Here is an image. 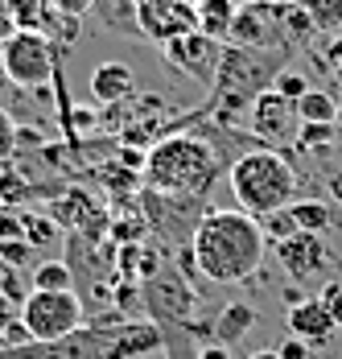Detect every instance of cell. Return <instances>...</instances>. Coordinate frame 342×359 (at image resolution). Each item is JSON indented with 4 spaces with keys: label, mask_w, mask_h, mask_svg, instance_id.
<instances>
[{
    "label": "cell",
    "mask_w": 342,
    "mask_h": 359,
    "mask_svg": "<svg viewBox=\"0 0 342 359\" xmlns=\"http://www.w3.org/2000/svg\"><path fill=\"white\" fill-rule=\"evenodd\" d=\"M264 223L247 211H203L190 236V256L214 285H240L264 260Z\"/></svg>",
    "instance_id": "1"
},
{
    "label": "cell",
    "mask_w": 342,
    "mask_h": 359,
    "mask_svg": "<svg viewBox=\"0 0 342 359\" xmlns=\"http://www.w3.org/2000/svg\"><path fill=\"white\" fill-rule=\"evenodd\" d=\"M161 347H165V334L157 323H107L78 326L67 339L0 351V359H140L149 351H161Z\"/></svg>",
    "instance_id": "2"
},
{
    "label": "cell",
    "mask_w": 342,
    "mask_h": 359,
    "mask_svg": "<svg viewBox=\"0 0 342 359\" xmlns=\"http://www.w3.org/2000/svg\"><path fill=\"white\" fill-rule=\"evenodd\" d=\"M144 190L161 198L203 203L210 182L219 178V153L206 137H165L144 153Z\"/></svg>",
    "instance_id": "3"
},
{
    "label": "cell",
    "mask_w": 342,
    "mask_h": 359,
    "mask_svg": "<svg viewBox=\"0 0 342 359\" xmlns=\"http://www.w3.org/2000/svg\"><path fill=\"white\" fill-rule=\"evenodd\" d=\"M227 182H231V194L240 203V211L256 219L276 215L280 207L297 203V174L289 165L285 153L276 149H252V153H240L227 170Z\"/></svg>",
    "instance_id": "4"
},
{
    "label": "cell",
    "mask_w": 342,
    "mask_h": 359,
    "mask_svg": "<svg viewBox=\"0 0 342 359\" xmlns=\"http://www.w3.org/2000/svg\"><path fill=\"white\" fill-rule=\"evenodd\" d=\"M289 50H243V46H223V58H219V74H214V95L235 108L256 100L260 91H268L280 74V58Z\"/></svg>",
    "instance_id": "5"
},
{
    "label": "cell",
    "mask_w": 342,
    "mask_h": 359,
    "mask_svg": "<svg viewBox=\"0 0 342 359\" xmlns=\"http://www.w3.org/2000/svg\"><path fill=\"white\" fill-rule=\"evenodd\" d=\"M83 302L74 289H34L21 302V323L29 330L34 343H50V339H67L83 326Z\"/></svg>",
    "instance_id": "6"
},
{
    "label": "cell",
    "mask_w": 342,
    "mask_h": 359,
    "mask_svg": "<svg viewBox=\"0 0 342 359\" xmlns=\"http://www.w3.org/2000/svg\"><path fill=\"white\" fill-rule=\"evenodd\" d=\"M54 62H58V46L46 34H29V29H17L0 46V71L8 83L17 87H46L54 79Z\"/></svg>",
    "instance_id": "7"
},
{
    "label": "cell",
    "mask_w": 342,
    "mask_h": 359,
    "mask_svg": "<svg viewBox=\"0 0 342 359\" xmlns=\"http://www.w3.org/2000/svg\"><path fill=\"white\" fill-rule=\"evenodd\" d=\"M289 0H243L231 25V46L243 50H293L285 34Z\"/></svg>",
    "instance_id": "8"
},
{
    "label": "cell",
    "mask_w": 342,
    "mask_h": 359,
    "mask_svg": "<svg viewBox=\"0 0 342 359\" xmlns=\"http://www.w3.org/2000/svg\"><path fill=\"white\" fill-rule=\"evenodd\" d=\"M161 54H165V62H170L177 74H186V79H194V83H203V87H214V74H219V58H223V41H214V37L206 34H186V37H173L161 46Z\"/></svg>",
    "instance_id": "9"
},
{
    "label": "cell",
    "mask_w": 342,
    "mask_h": 359,
    "mask_svg": "<svg viewBox=\"0 0 342 359\" xmlns=\"http://www.w3.org/2000/svg\"><path fill=\"white\" fill-rule=\"evenodd\" d=\"M247 128L268 144H289L297 133H301V116H297V104L285 100L276 87L260 91L252 100V116H247Z\"/></svg>",
    "instance_id": "10"
},
{
    "label": "cell",
    "mask_w": 342,
    "mask_h": 359,
    "mask_svg": "<svg viewBox=\"0 0 342 359\" xmlns=\"http://www.w3.org/2000/svg\"><path fill=\"white\" fill-rule=\"evenodd\" d=\"M264 223V236L268 240H289V236H301V231H309V236H326L330 227H334V207L330 203H322V198H297V203H289V207H280L276 215L260 219Z\"/></svg>",
    "instance_id": "11"
},
{
    "label": "cell",
    "mask_w": 342,
    "mask_h": 359,
    "mask_svg": "<svg viewBox=\"0 0 342 359\" xmlns=\"http://www.w3.org/2000/svg\"><path fill=\"white\" fill-rule=\"evenodd\" d=\"M198 29L194 0H144L140 4V37L165 46L173 37H186Z\"/></svg>",
    "instance_id": "12"
},
{
    "label": "cell",
    "mask_w": 342,
    "mask_h": 359,
    "mask_svg": "<svg viewBox=\"0 0 342 359\" xmlns=\"http://www.w3.org/2000/svg\"><path fill=\"white\" fill-rule=\"evenodd\" d=\"M276 260H280V269L297 281V285H309L313 277H326V269H330V248H326V240L322 236H289V240H280L276 244Z\"/></svg>",
    "instance_id": "13"
},
{
    "label": "cell",
    "mask_w": 342,
    "mask_h": 359,
    "mask_svg": "<svg viewBox=\"0 0 342 359\" xmlns=\"http://www.w3.org/2000/svg\"><path fill=\"white\" fill-rule=\"evenodd\" d=\"M144 302H149V323L161 326V334H165V326L170 323H186V314H190V302H194V293H190V285L177 277V273H161L157 281H149V289H144Z\"/></svg>",
    "instance_id": "14"
},
{
    "label": "cell",
    "mask_w": 342,
    "mask_h": 359,
    "mask_svg": "<svg viewBox=\"0 0 342 359\" xmlns=\"http://www.w3.org/2000/svg\"><path fill=\"white\" fill-rule=\"evenodd\" d=\"M334 318L326 314V306L317 302V297H301V302H293L289 306V334L293 339H301V343H309L313 351H322L330 339H334Z\"/></svg>",
    "instance_id": "15"
},
{
    "label": "cell",
    "mask_w": 342,
    "mask_h": 359,
    "mask_svg": "<svg viewBox=\"0 0 342 359\" xmlns=\"http://www.w3.org/2000/svg\"><path fill=\"white\" fill-rule=\"evenodd\" d=\"M91 95L100 104H128L137 95V74L128 62H100L91 74Z\"/></svg>",
    "instance_id": "16"
},
{
    "label": "cell",
    "mask_w": 342,
    "mask_h": 359,
    "mask_svg": "<svg viewBox=\"0 0 342 359\" xmlns=\"http://www.w3.org/2000/svg\"><path fill=\"white\" fill-rule=\"evenodd\" d=\"M91 13L100 17V25L107 34L140 37V4L137 0H95Z\"/></svg>",
    "instance_id": "17"
},
{
    "label": "cell",
    "mask_w": 342,
    "mask_h": 359,
    "mask_svg": "<svg viewBox=\"0 0 342 359\" xmlns=\"http://www.w3.org/2000/svg\"><path fill=\"white\" fill-rule=\"evenodd\" d=\"M194 8H198V34L214 37V41H231L240 0H194Z\"/></svg>",
    "instance_id": "18"
},
{
    "label": "cell",
    "mask_w": 342,
    "mask_h": 359,
    "mask_svg": "<svg viewBox=\"0 0 342 359\" xmlns=\"http://www.w3.org/2000/svg\"><path fill=\"white\" fill-rule=\"evenodd\" d=\"M256 326V310L252 306H243V302H235V306H227L219 318H214V339L223 343V347H231V343H240V339H247V330Z\"/></svg>",
    "instance_id": "19"
},
{
    "label": "cell",
    "mask_w": 342,
    "mask_h": 359,
    "mask_svg": "<svg viewBox=\"0 0 342 359\" xmlns=\"http://www.w3.org/2000/svg\"><path fill=\"white\" fill-rule=\"evenodd\" d=\"M297 116H301V124H334L338 100L330 91H322V87H309L306 95L297 100Z\"/></svg>",
    "instance_id": "20"
},
{
    "label": "cell",
    "mask_w": 342,
    "mask_h": 359,
    "mask_svg": "<svg viewBox=\"0 0 342 359\" xmlns=\"http://www.w3.org/2000/svg\"><path fill=\"white\" fill-rule=\"evenodd\" d=\"M285 34H289V46H293V50H301V46H309V41L317 37L313 17H309L297 0H289V13H285Z\"/></svg>",
    "instance_id": "21"
},
{
    "label": "cell",
    "mask_w": 342,
    "mask_h": 359,
    "mask_svg": "<svg viewBox=\"0 0 342 359\" xmlns=\"http://www.w3.org/2000/svg\"><path fill=\"white\" fill-rule=\"evenodd\" d=\"M313 17L317 34H342V0H297Z\"/></svg>",
    "instance_id": "22"
},
{
    "label": "cell",
    "mask_w": 342,
    "mask_h": 359,
    "mask_svg": "<svg viewBox=\"0 0 342 359\" xmlns=\"http://www.w3.org/2000/svg\"><path fill=\"white\" fill-rule=\"evenodd\" d=\"M34 289H74V273L62 260H41L34 269Z\"/></svg>",
    "instance_id": "23"
},
{
    "label": "cell",
    "mask_w": 342,
    "mask_h": 359,
    "mask_svg": "<svg viewBox=\"0 0 342 359\" xmlns=\"http://www.w3.org/2000/svg\"><path fill=\"white\" fill-rule=\"evenodd\" d=\"M62 231H58V223L50 215H25V240H29V248H50L54 240H58Z\"/></svg>",
    "instance_id": "24"
},
{
    "label": "cell",
    "mask_w": 342,
    "mask_h": 359,
    "mask_svg": "<svg viewBox=\"0 0 342 359\" xmlns=\"http://www.w3.org/2000/svg\"><path fill=\"white\" fill-rule=\"evenodd\" d=\"M334 137H338V124H301V133H297L301 149H326Z\"/></svg>",
    "instance_id": "25"
},
{
    "label": "cell",
    "mask_w": 342,
    "mask_h": 359,
    "mask_svg": "<svg viewBox=\"0 0 342 359\" xmlns=\"http://www.w3.org/2000/svg\"><path fill=\"white\" fill-rule=\"evenodd\" d=\"M34 256L29 248V240H0V260H4V269H13V273H21V264Z\"/></svg>",
    "instance_id": "26"
},
{
    "label": "cell",
    "mask_w": 342,
    "mask_h": 359,
    "mask_svg": "<svg viewBox=\"0 0 342 359\" xmlns=\"http://www.w3.org/2000/svg\"><path fill=\"white\" fill-rule=\"evenodd\" d=\"M317 302L326 306V314L334 318V326L342 330V281H326L322 293H317Z\"/></svg>",
    "instance_id": "27"
},
{
    "label": "cell",
    "mask_w": 342,
    "mask_h": 359,
    "mask_svg": "<svg viewBox=\"0 0 342 359\" xmlns=\"http://www.w3.org/2000/svg\"><path fill=\"white\" fill-rule=\"evenodd\" d=\"M17 153V120L0 108V161H8Z\"/></svg>",
    "instance_id": "28"
},
{
    "label": "cell",
    "mask_w": 342,
    "mask_h": 359,
    "mask_svg": "<svg viewBox=\"0 0 342 359\" xmlns=\"http://www.w3.org/2000/svg\"><path fill=\"white\" fill-rule=\"evenodd\" d=\"M273 87L280 91V95H285V100H293V104H297V100H301V95L309 91V83L301 79V74H276Z\"/></svg>",
    "instance_id": "29"
},
{
    "label": "cell",
    "mask_w": 342,
    "mask_h": 359,
    "mask_svg": "<svg viewBox=\"0 0 342 359\" xmlns=\"http://www.w3.org/2000/svg\"><path fill=\"white\" fill-rule=\"evenodd\" d=\"M0 240H25V215L0 211Z\"/></svg>",
    "instance_id": "30"
},
{
    "label": "cell",
    "mask_w": 342,
    "mask_h": 359,
    "mask_svg": "<svg viewBox=\"0 0 342 359\" xmlns=\"http://www.w3.org/2000/svg\"><path fill=\"white\" fill-rule=\"evenodd\" d=\"M91 4H95V0H50V8H54V13L74 17V21H78L83 13H91Z\"/></svg>",
    "instance_id": "31"
},
{
    "label": "cell",
    "mask_w": 342,
    "mask_h": 359,
    "mask_svg": "<svg viewBox=\"0 0 342 359\" xmlns=\"http://www.w3.org/2000/svg\"><path fill=\"white\" fill-rule=\"evenodd\" d=\"M276 351H280V359H313V347H309V343H301V339H293V334H289Z\"/></svg>",
    "instance_id": "32"
},
{
    "label": "cell",
    "mask_w": 342,
    "mask_h": 359,
    "mask_svg": "<svg viewBox=\"0 0 342 359\" xmlns=\"http://www.w3.org/2000/svg\"><path fill=\"white\" fill-rule=\"evenodd\" d=\"M17 34V21H13V8H8V0H0V46L8 41V37Z\"/></svg>",
    "instance_id": "33"
},
{
    "label": "cell",
    "mask_w": 342,
    "mask_h": 359,
    "mask_svg": "<svg viewBox=\"0 0 342 359\" xmlns=\"http://www.w3.org/2000/svg\"><path fill=\"white\" fill-rule=\"evenodd\" d=\"M198 359H231V347H223V343H206Z\"/></svg>",
    "instance_id": "34"
},
{
    "label": "cell",
    "mask_w": 342,
    "mask_h": 359,
    "mask_svg": "<svg viewBox=\"0 0 342 359\" xmlns=\"http://www.w3.org/2000/svg\"><path fill=\"white\" fill-rule=\"evenodd\" d=\"M13 310H21V302H13V297L4 293V285H0V318H4V314H13Z\"/></svg>",
    "instance_id": "35"
},
{
    "label": "cell",
    "mask_w": 342,
    "mask_h": 359,
    "mask_svg": "<svg viewBox=\"0 0 342 359\" xmlns=\"http://www.w3.org/2000/svg\"><path fill=\"white\" fill-rule=\"evenodd\" d=\"M247 359H280V351H256V355H247Z\"/></svg>",
    "instance_id": "36"
},
{
    "label": "cell",
    "mask_w": 342,
    "mask_h": 359,
    "mask_svg": "<svg viewBox=\"0 0 342 359\" xmlns=\"http://www.w3.org/2000/svg\"><path fill=\"white\" fill-rule=\"evenodd\" d=\"M334 124H338V128H342V104H338V116H334Z\"/></svg>",
    "instance_id": "37"
},
{
    "label": "cell",
    "mask_w": 342,
    "mask_h": 359,
    "mask_svg": "<svg viewBox=\"0 0 342 359\" xmlns=\"http://www.w3.org/2000/svg\"><path fill=\"white\" fill-rule=\"evenodd\" d=\"M0 273H13V269H4V260H0Z\"/></svg>",
    "instance_id": "38"
},
{
    "label": "cell",
    "mask_w": 342,
    "mask_h": 359,
    "mask_svg": "<svg viewBox=\"0 0 342 359\" xmlns=\"http://www.w3.org/2000/svg\"><path fill=\"white\" fill-rule=\"evenodd\" d=\"M0 79H4V71H0Z\"/></svg>",
    "instance_id": "39"
},
{
    "label": "cell",
    "mask_w": 342,
    "mask_h": 359,
    "mask_svg": "<svg viewBox=\"0 0 342 359\" xmlns=\"http://www.w3.org/2000/svg\"><path fill=\"white\" fill-rule=\"evenodd\" d=\"M137 4H144V0H137Z\"/></svg>",
    "instance_id": "40"
}]
</instances>
